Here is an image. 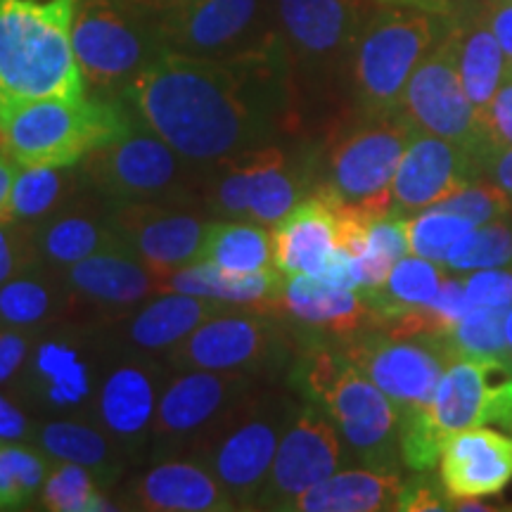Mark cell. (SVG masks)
Here are the masks:
<instances>
[{"mask_svg":"<svg viewBox=\"0 0 512 512\" xmlns=\"http://www.w3.org/2000/svg\"><path fill=\"white\" fill-rule=\"evenodd\" d=\"M285 43L242 60L164 50L126 88L138 124L192 162L211 166L273 143L287 102Z\"/></svg>","mask_w":512,"mask_h":512,"instance_id":"cell-1","label":"cell"},{"mask_svg":"<svg viewBox=\"0 0 512 512\" xmlns=\"http://www.w3.org/2000/svg\"><path fill=\"white\" fill-rule=\"evenodd\" d=\"M72 19L69 0H0V105L86 95Z\"/></svg>","mask_w":512,"mask_h":512,"instance_id":"cell-2","label":"cell"},{"mask_svg":"<svg viewBox=\"0 0 512 512\" xmlns=\"http://www.w3.org/2000/svg\"><path fill=\"white\" fill-rule=\"evenodd\" d=\"M126 100L110 95L0 105V152L19 166H74L136 126Z\"/></svg>","mask_w":512,"mask_h":512,"instance_id":"cell-3","label":"cell"},{"mask_svg":"<svg viewBox=\"0 0 512 512\" xmlns=\"http://www.w3.org/2000/svg\"><path fill=\"white\" fill-rule=\"evenodd\" d=\"M297 384L335 422L344 444L363 465L396 472L401 460L399 411L342 351L311 349L299 363Z\"/></svg>","mask_w":512,"mask_h":512,"instance_id":"cell-4","label":"cell"},{"mask_svg":"<svg viewBox=\"0 0 512 512\" xmlns=\"http://www.w3.org/2000/svg\"><path fill=\"white\" fill-rule=\"evenodd\" d=\"M81 169L91 190L107 204L204 207L209 166L183 157L143 124L91 152L81 162Z\"/></svg>","mask_w":512,"mask_h":512,"instance_id":"cell-5","label":"cell"},{"mask_svg":"<svg viewBox=\"0 0 512 512\" xmlns=\"http://www.w3.org/2000/svg\"><path fill=\"white\" fill-rule=\"evenodd\" d=\"M437 17L408 5H384L368 15L349 55L361 117L399 112L413 72L441 38Z\"/></svg>","mask_w":512,"mask_h":512,"instance_id":"cell-6","label":"cell"},{"mask_svg":"<svg viewBox=\"0 0 512 512\" xmlns=\"http://www.w3.org/2000/svg\"><path fill=\"white\" fill-rule=\"evenodd\" d=\"M72 46L95 95L124 98L126 88L164 53L159 22L133 0H76Z\"/></svg>","mask_w":512,"mask_h":512,"instance_id":"cell-7","label":"cell"},{"mask_svg":"<svg viewBox=\"0 0 512 512\" xmlns=\"http://www.w3.org/2000/svg\"><path fill=\"white\" fill-rule=\"evenodd\" d=\"M292 406L259 387L192 453L219 479L235 510H256Z\"/></svg>","mask_w":512,"mask_h":512,"instance_id":"cell-8","label":"cell"},{"mask_svg":"<svg viewBox=\"0 0 512 512\" xmlns=\"http://www.w3.org/2000/svg\"><path fill=\"white\" fill-rule=\"evenodd\" d=\"M415 128L399 112L363 117L332 143L316 192L339 207L387 214L394 211L392 183Z\"/></svg>","mask_w":512,"mask_h":512,"instance_id":"cell-9","label":"cell"},{"mask_svg":"<svg viewBox=\"0 0 512 512\" xmlns=\"http://www.w3.org/2000/svg\"><path fill=\"white\" fill-rule=\"evenodd\" d=\"M259 377L211 370H178L159 396L150 434L152 463L192 456L242 401L259 389Z\"/></svg>","mask_w":512,"mask_h":512,"instance_id":"cell-10","label":"cell"},{"mask_svg":"<svg viewBox=\"0 0 512 512\" xmlns=\"http://www.w3.org/2000/svg\"><path fill=\"white\" fill-rule=\"evenodd\" d=\"M287 344L273 313L228 306L166 354L174 370H211L264 377L283 366Z\"/></svg>","mask_w":512,"mask_h":512,"instance_id":"cell-11","label":"cell"},{"mask_svg":"<svg viewBox=\"0 0 512 512\" xmlns=\"http://www.w3.org/2000/svg\"><path fill=\"white\" fill-rule=\"evenodd\" d=\"M159 36L166 50L209 60H242L283 43L266 0H195L159 19Z\"/></svg>","mask_w":512,"mask_h":512,"instance_id":"cell-12","label":"cell"},{"mask_svg":"<svg viewBox=\"0 0 512 512\" xmlns=\"http://www.w3.org/2000/svg\"><path fill=\"white\" fill-rule=\"evenodd\" d=\"M399 114L415 131L453 140L484 159L489 143L460 81L458 27H448L418 64L403 91Z\"/></svg>","mask_w":512,"mask_h":512,"instance_id":"cell-13","label":"cell"},{"mask_svg":"<svg viewBox=\"0 0 512 512\" xmlns=\"http://www.w3.org/2000/svg\"><path fill=\"white\" fill-rule=\"evenodd\" d=\"M117 238L128 252L155 273L159 283L166 275L202 261L211 223L197 204H110Z\"/></svg>","mask_w":512,"mask_h":512,"instance_id":"cell-14","label":"cell"},{"mask_svg":"<svg viewBox=\"0 0 512 512\" xmlns=\"http://www.w3.org/2000/svg\"><path fill=\"white\" fill-rule=\"evenodd\" d=\"M344 460V439L318 406L292 408L256 510H292L294 501L335 475Z\"/></svg>","mask_w":512,"mask_h":512,"instance_id":"cell-15","label":"cell"},{"mask_svg":"<svg viewBox=\"0 0 512 512\" xmlns=\"http://www.w3.org/2000/svg\"><path fill=\"white\" fill-rule=\"evenodd\" d=\"M166 375L150 354L128 349L105 366L91 406V420L105 430L126 456L150 451L152 422Z\"/></svg>","mask_w":512,"mask_h":512,"instance_id":"cell-16","label":"cell"},{"mask_svg":"<svg viewBox=\"0 0 512 512\" xmlns=\"http://www.w3.org/2000/svg\"><path fill=\"white\" fill-rule=\"evenodd\" d=\"M430 415L446 437L479 425H498L512 434V354L448 363Z\"/></svg>","mask_w":512,"mask_h":512,"instance_id":"cell-17","label":"cell"},{"mask_svg":"<svg viewBox=\"0 0 512 512\" xmlns=\"http://www.w3.org/2000/svg\"><path fill=\"white\" fill-rule=\"evenodd\" d=\"M342 354L392 399L396 411L430 406L441 375L453 361L446 344L401 339L387 332L356 339Z\"/></svg>","mask_w":512,"mask_h":512,"instance_id":"cell-18","label":"cell"},{"mask_svg":"<svg viewBox=\"0 0 512 512\" xmlns=\"http://www.w3.org/2000/svg\"><path fill=\"white\" fill-rule=\"evenodd\" d=\"M484 176L482 155L453 140L415 131L392 183L396 214H413L458 195Z\"/></svg>","mask_w":512,"mask_h":512,"instance_id":"cell-19","label":"cell"},{"mask_svg":"<svg viewBox=\"0 0 512 512\" xmlns=\"http://www.w3.org/2000/svg\"><path fill=\"white\" fill-rule=\"evenodd\" d=\"M95 351L83 332L67 330L38 342L24 368L31 399L57 413H72V418L91 415L102 370L95 363Z\"/></svg>","mask_w":512,"mask_h":512,"instance_id":"cell-20","label":"cell"},{"mask_svg":"<svg viewBox=\"0 0 512 512\" xmlns=\"http://www.w3.org/2000/svg\"><path fill=\"white\" fill-rule=\"evenodd\" d=\"M60 273L72 299V311L86 306L88 311L117 313L119 320L131 306L147 302L152 294H162L157 275L147 271L124 245L88 256Z\"/></svg>","mask_w":512,"mask_h":512,"instance_id":"cell-21","label":"cell"},{"mask_svg":"<svg viewBox=\"0 0 512 512\" xmlns=\"http://www.w3.org/2000/svg\"><path fill=\"white\" fill-rule=\"evenodd\" d=\"M275 17L285 48L309 64L351 55L366 22L358 0H275Z\"/></svg>","mask_w":512,"mask_h":512,"instance_id":"cell-22","label":"cell"},{"mask_svg":"<svg viewBox=\"0 0 512 512\" xmlns=\"http://www.w3.org/2000/svg\"><path fill=\"white\" fill-rule=\"evenodd\" d=\"M439 477L448 501L498 496L512 482V434L484 425L453 432L441 448Z\"/></svg>","mask_w":512,"mask_h":512,"instance_id":"cell-23","label":"cell"},{"mask_svg":"<svg viewBox=\"0 0 512 512\" xmlns=\"http://www.w3.org/2000/svg\"><path fill=\"white\" fill-rule=\"evenodd\" d=\"M128 508L152 512H228L235 510L219 479L200 460L178 456L152 463L128 486Z\"/></svg>","mask_w":512,"mask_h":512,"instance_id":"cell-24","label":"cell"},{"mask_svg":"<svg viewBox=\"0 0 512 512\" xmlns=\"http://www.w3.org/2000/svg\"><path fill=\"white\" fill-rule=\"evenodd\" d=\"M34 240L43 264L55 271H64L88 256L121 245L110 204L93 190L34 226Z\"/></svg>","mask_w":512,"mask_h":512,"instance_id":"cell-25","label":"cell"},{"mask_svg":"<svg viewBox=\"0 0 512 512\" xmlns=\"http://www.w3.org/2000/svg\"><path fill=\"white\" fill-rule=\"evenodd\" d=\"M275 268L292 275L320 278L339 249L337 216L330 202L313 190L306 200L271 226Z\"/></svg>","mask_w":512,"mask_h":512,"instance_id":"cell-26","label":"cell"},{"mask_svg":"<svg viewBox=\"0 0 512 512\" xmlns=\"http://www.w3.org/2000/svg\"><path fill=\"white\" fill-rule=\"evenodd\" d=\"M283 311L292 320L316 335L351 339L368 323L370 309L358 290L325 283L311 275L285 278L275 313Z\"/></svg>","mask_w":512,"mask_h":512,"instance_id":"cell-27","label":"cell"},{"mask_svg":"<svg viewBox=\"0 0 512 512\" xmlns=\"http://www.w3.org/2000/svg\"><path fill=\"white\" fill-rule=\"evenodd\" d=\"M228 306L183 292H162V297L147 299L133 316L119 318L117 323L128 349L150 356H166L190 332L200 328L204 320L226 311Z\"/></svg>","mask_w":512,"mask_h":512,"instance_id":"cell-28","label":"cell"},{"mask_svg":"<svg viewBox=\"0 0 512 512\" xmlns=\"http://www.w3.org/2000/svg\"><path fill=\"white\" fill-rule=\"evenodd\" d=\"M34 444L53 463H76L95 472L102 486L117 482L126 465V451L95 420L67 418L43 422L34 430Z\"/></svg>","mask_w":512,"mask_h":512,"instance_id":"cell-29","label":"cell"},{"mask_svg":"<svg viewBox=\"0 0 512 512\" xmlns=\"http://www.w3.org/2000/svg\"><path fill=\"white\" fill-rule=\"evenodd\" d=\"M283 285L285 275L280 271L235 275L211 261H197V264L166 275L162 280V292H183L192 297L214 299L221 304L254 306V309L275 313Z\"/></svg>","mask_w":512,"mask_h":512,"instance_id":"cell-30","label":"cell"},{"mask_svg":"<svg viewBox=\"0 0 512 512\" xmlns=\"http://www.w3.org/2000/svg\"><path fill=\"white\" fill-rule=\"evenodd\" d=\"M309 169L287 155L280 145L254 147V171L249 185L247 221L273 226L309 197Z\"/></svg>","mask_w":512,"mask_h":512,"instance_id":"cell-31","label":"cell"},{"mask_svg":"<svg viewBox=\"0 0 512 512\" xmlns=\"http://www.w3.org/2000/svg\"><path fill=\"white\" fill-rule=\"evenodd\" d=\"M72 313L60 271L38 264L0 285V328L41 330Z\"/></svg>","mask_w":512,"mask_h":512,"instance_id":"cell-32","label":"cell"},{"mask_svg":"<svg viewBox=\"0 0 512 512\" xmlns=\"http://www.w3.org/2000/svg\"><path fill=\"white\" fill-rule=\"evenodd\" d=\"M403 482L396 472L344 470L313 486L294 501L302 512H377L399 510Z\"/></svg>","mask_w":512,"mask_h":512,"instance_id":"cell-33","label":"cell"},{"mask_svg":"<svg viewBox=\"0 0 512 512\" xmlns=\"http://www.w3.org/2000/svg\"><path fill=\"white\" fill-rule=\"evenodd\" d=\"M91 185L81 164L74 166H19L12 183L5 219L38 226L57 211L86 195Z\"/></svg>","mask_w":512,"mask_h":512,"instance_id":"cell-34","label":"cell"},{"mask_svg":"<svg viewBox=\"0 0 512 512\" xmlns=\"http://www.w3.org/2000/svg\"><path fill=\"white\" fill-rule=\"evenodd\" d=\"M458 27V69L460 81L470 100L472 110L477 114L479 128L489 112L491 100L501 86L505 74V57L498 46L494 31L484 22V17L477 15L467 19Z\"/></svg>","mask_w":512,"mask_h":512,"instance_id":"cell-35","label":"cell"},{"mask_svg":"<svg viewBox=\"0 0 512 512\" xmlns=\"http://www.w3.org/2000/svg\"><path fill=\"white\" fill-rule=\"evenodd\" d=\"M446 275L448 268L444 264H434V261H427L415 254L403 256L401 261H396L392 273L387 275L382 285L358 294L368 304L370 318L375 323L387 325L403 316V313L432 302Z\"/></svg>","mask_w":512,"mask_h":512,"instance_id":"cell-36","label":"cell"},{"mask_svg":"<svg viewBox=\"0 0 512 512\" xmlns=\"http://www.w3.org/2000/svg\"><path fill=\"white\" fill-rule=\"evenodd\" d=\"M202 261H211L235 275L278 271L271 230L252 221H214Z\"/></svg>","mask_w":512,"mask_h":512,"instance_id":"cell-37","label":"cell"},{"mask_svg":"<svg viewBox=\"0 0 512 512\" xmlns=\"http://www.w3.org/2000/svg\"><path fill=\"white\" fill-rule=\"evenodd\" d=\"M411 254L408 247V216L387 211L370 221L366 245L354 256L358 292L382 285L396 261Z\"/></svg>","mask_w":512,"mask_h":512,"instance_id":"cell-38","label":"cell"},{"mask_svg":"<svg viewBox=\"0 0 512 512\" xmlns=\"http://www.w3.org/2000/svg\"><path fill=\"white\" fill-rule=\"evenodd\" d=\"M50 458L41 448L0 439V510H22L43 491Z\"/></svg>","mask_w":512,"mask_h":512,"instance_id":"cell-39","label":"cell"},{"mask_svg":"<svg viewBox=\"0 0 512 512\" xmlns=\"http://www.w3.org/2000/svg\"><path fill=\"white\" fill-rule=\"evenodd\" d=\"M41 508L53 512H102L117 510L102 494L93 470L76 463H55L41 491Z\"/></svg>","mask_w":512,"mask_h":512,"instance_id":"cell-40","label":"cell"},{"mask_svg":"<svg viewBox=\"0 0 512 512\" xmlns=\"http://www.w3.org/2000/svg\"><path fill=\"white\" fill-rule=\"evenodd\" d=\"M508 264H512V226L503 219L472 228L451 247L444 261L453 273H472Z\"/></svg>","mask_w":512,"mask_h":512,"instance_id":"cell-41","label":"cell"},{"mask_svg":"<svg viewBox=\"0 0 512 512\" xmlns=\"http://www.w3.org/2000/svg\"><path fill=\"white\" fill-rule=\"evenodd\" d=\"M505 313L508 309H472L460 318L456 330L446 339V347L456 358L508 356L505 339Z\"/></svg>","mask_w":512,"mask_h":512,"instance_id":"cell-42","label":"cell"},{"mask_svg":"<svg viewBox=\"0 0 512 512\" xmlns=\"http://www.w3.org/2000/svg\"><path fill=\"white\" fill-rule=\"evenodd\" d=\"M475 223H470L463 216L451 214L444 209H425L422 214L408 219V247L411 254L422 259L444 264L451 247L460 238H465Z\"/></svg>","mask_w":512,"mask_h":512,"instance_id":"cell-43","label":"cell"},{"mask_svg":"<svg viewBox=\"0 0 512 512\" xmlns=\"http://www.w3.org/2000/svg\"><path fill=\"white\" fill-rule=\"evenodd\" d=\"M446 434L434 425L430 406L399 411V451L401 460L415 472H430L439 463Z\"/></svg>","mask_w":512,"mask_h":512,"instance_id":"cell-44","label":"cell"},{"mask_svg":"<svg viewBox=\"0 0 512 512\" xmlns=\"http://www.w3.org/2000/svg\"><path fill=\"white\" fill-rule=\"evenodd\" d=\"M434 209L451 211V214H458L467 219L475 226H482V223H491L498 219H505V216L512 214V200L501 188H496L489 178H477L475 183L467 185L465 190H460L458 195L448 197Z\"/></svg>","mask_w":512,"mask_h":512,"instance_id":"cell-45","label":"cell"},{"mask_svg":"<svg viewBox=\"0 0 512 512\" xmlns=\"http://www.w3.org/2000/svg\"><path fill=\"white\" fill-rule=\"evenodd\" d=\"M38 264L43 261L36 249L34 226L0 219V285Z\"/></svg>","mask_w":512,"mask_h":512,"instance_id":"cell-46","label":"cell"},{"mask_svg":"<svg viewBox=\"0 0 512 512\" xmlns=\"http://www.w3.org/2000/svg\"><path fill=\"white\" fill-rule=\"evenodd\" d=\"M465 292L475 309H510L512 306V264L482 268L463 278Z\"/></svg>","mask_w":512,"mask_h":512,"instance_id":"cell-47","label":"cell"},{"mask_svg":"<svg viewBox=\"0 0 512 512\" xmlns=\"http://www.w3.org/2000/svg\"><path fill=\"white\" fill-rule=\"evenodd\" d=\"M489 147H512V69H505L501 86L482 121Z\"/></svg>","mask_w":512,"mask_h":512,"instance_id":"cell-48","label":"cell"},{"mask_svg":"<svg viewBox=\"0 0 512 512\" xmlns=\"http://www.w3.org/2000/svg\"><path fill=\"white\" fill-rule=\"evenodd\" d=\"M31 356V342L22 330L0 328V384L24 373Z\"/></svg>","mask_w":512,"mask_h":512,"instance_id":"cell-49","label":"cell"},{"mask_svg":"<svg viewBox=\"0 0 512 512\" xmlns=\"http://www.w3.org/2000/svg\"><path fill=\"white\" fill-rule=\"evenodd\" d=\"M448 496L444 486L437 489L430 479H420V482L403 484L399 510L403 512H432V510H448Z\"/></svg>","mask_w":512,"mask_h":512,"instance_id":"cell-50","label":"cell"},{"mask_svg":"<svg viewBox=\"0 0 512 512\" xmlns=\"http://www.w3.org/2000/svg\"><path fill=\"white\" fill-rule=\"evenodd\" d=\"M479 15L494 31L498 46L503 50L505 69H512V0H486Z\"/></svg>","mask_w":512,"mask_h":512,"instance_id":"cell-51","label":"cell"},{"mask_svg":"<svg viewBox=\"0 0 512 512\" xmlns=\"http://www.w3.org/2000/svg\"><path fill=\"white\" fill-rule=\"evenodd\" d=\"M484 176L512 200V147H486Z\"/></svg>","mask_w":512,"mask_h":512,"instance_id":"cell-52","label":"cell"},{"mask_svg":"<svg viewBox=\"0 0 512 512\" xmlns=\"http://www.w3.org/2000/svg\"><path fill=\"white\" fill-rule=\"evenodd\" d=\"M0 439H34V425H31V420L5 394H0Z\"/></svg>","mask_w":512,"mask_h":512,"instance_id":"cell-53","label":"cell"},{"mask_svg":"<svg viewBox=\"0 0 512 512\" xmlns=\"http://www.w3.org/2000/svg\"><path fill=\"white\" fill-rule=\"evenodd\" d=\"M19 171V164L15 159H10L5 152H0V219H5V211H8V200L12 183H15Z\"/></svg>","mask_w":512,"mask_h":512,"instance_id":"cell-54","label":"cell"},{"mask_svg":"<svg viewBox=\"0 0 512 512\" xmlns=\"http://www.w3.org/2000/svg\"><path fill=\"white\" fill-rule=\"evenodd\" d=\"M133 3L138 5L140 10H145L147 15L155 17L157 22L159 19L174 15V12L188 8L190 3H195V0H133Z\"/></svg>","mask_w":512,"mask_h":512,"instance_id":"cell-55","label":"cell"},{"mask_svg":"<svg viewBox=\"0 0 512 512\" xmlns=\"http://www.w3.org/2000/svg\"><path fill=\"white\" fill-rule=\"evenodd\" d=\"M382 5H408V8H420L434 15H444L456 5V0H377Z\"/></svg>","mask_w":512,"mask_h":512,"instance_id":"cell-56","label":"cell"},{"mask_svg":"<svg viewBox=\"0 0 512 512\" xmlns=\"http://www.w3.org/2000/svg\"><path fill=\"white\" fill-rule=\"evenodd\" d=\"M505 339H508V349L512 354V306L508 309V313H505Z\"/></svg>","mask_w":512,"mask_h":512,"instance_id":"cell-57","label":"cell"}]
</instances>
